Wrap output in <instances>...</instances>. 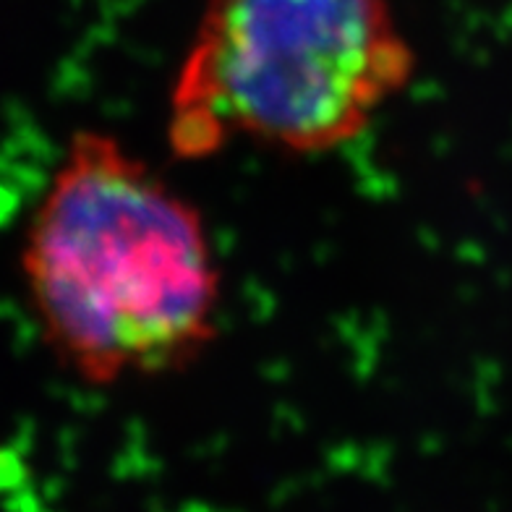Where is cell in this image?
I'll use <instances>...</instances> for the list:
<instances>
[{"instance_id":"3","label":"cell","mask_w":512,"mask_h":512,"mask_svg":"<svg viewBox=\"0 0 512 512\" xmlns=\"http://www.w3.org/2000/svg\"><path fill=\"white\" fill-rule=\"evenodd\" d=\"M0 512H37L24 465L0 450Z\"/></svg>"},{"instance_id":"1","label":"cell","mask_w":512,"mask_h":512,"mask_svg":"<svg viewBox=\"0 0 512 512\" xmlns=\"http://www.w3.org/2000/svg\"><path fill=\"white\" fill-rule=\"evenodd\" d=\"M21 267L50 351L89 384L186 369L217 335L220 272L199 209L102 131L68 144Z\"/></svg>"},{"instance_id":"2","label":"cell","mask_w":512,"mask_h":512,"mask_svg":"<svg viewBox=\"0 0 512 512\" xmlns=\"http://www.w3.org/2000/svg\"><path fill=\"white\" fill-rule=\"evenodd\" d=\"M413 61L392 0H207L170 95V149L330 152L411 81Z\"/></svg>"}]
</instances>
